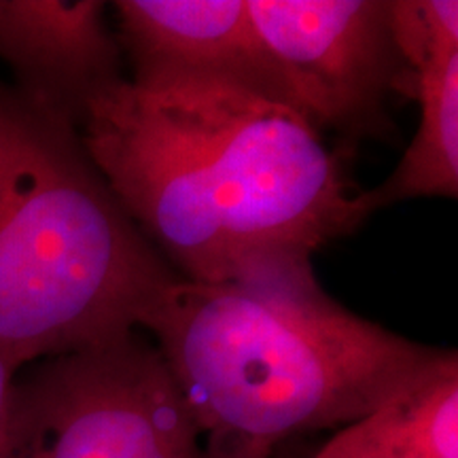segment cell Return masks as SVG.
Listing matches in <instances>:
<instances>
[{
    "label": "cell",
    "mask_w": 458,
    "mask_h": 458,
    "mask_svg": "<svg viewBox=\"0 0 458 458\" xmlns=\"http://www.w3.org/2000/svg\"><path fill=\"white\" fill-rule=\"evenodd\" d=\"M113 7L131 81L225 83L291 106L246 0H119Z\"/></svg>",
    "instance_id": "6"
},
{
    "label": "cell",
    "mask_w": 458,
    "mask_h": 458,
    "mask_svg": "<svg viewBox=\"0 0 458 458\" xmlns=\"http://www.w3.org/2000/svg\"><path fill=\"white\" fill-rule=\"evenodd\" d=\"M17 371H20V368H17L15 363H11L9 359L0 357V427H3V418H4V411H7L11 386H13Z\"/></svg>",
    "instance_id": "11"
},
{
    "label": "cell",
    "mask_w": 458,
    "mask_h": 458,
    "mask_svg": "<svg viewBox=\"0 0 458 458\" xmlns=\"http://www.w3.org/2000/svg\"><path fill=\"white\" fill-rule=\"evenodd\" d=\"M312 458H458V352H444L391 399L342 427Z\"/></svg>",
    "instance_id": "8"
},
{
    "label": "cell",
    "mask_w": 458,
    "mask_h": 458,
    "mask_svg": "<svg viewBox=\"0 0 458 458\" xmlns=\"http://www.w3.org/2000/svg\"><path fill=\"white\" fill-rule=\"evenodd\" d=\"M0 458H206L156 346L125 340L17 371Z\"/></svg>",
    "instance_id": "4"
},
{
    "label": "cell",
    "mask_w": 458,
    "mask_h": 458,
    "mask_svg": "<svg viewBox=\"0 0 458 458\" xmlns=\"http://www.w3.org/2000/svg\"><path fill=\"white\" fill-rule=\"evenodd\" d=\"M79 134L136 227L196 283L312 257L371 215L303 114L233 85L123 77Z\"/></svg>",
    "instance_id": "1"
},
{
    "label": "cell",
    "mask_w": 458,
    "mask_h": 458,
    "mask_svg": "<svg viewBox=\"0 0 458 458\" xmlns=\"http://www.w3.org/2000/svg\"><path fill=\"white\" fill-rule=\"evenodd\" d=\"M393 41L408 71L458 55L456 0H388Z\"/></svg>",
    "instance_id": "10"
},
{
    "label": "cell",
    "mask_w": 458,
    "mask_h": 458,
    "mask_svg": "<svg viewBox=\"0 0 458 458\" xmlns=\"http://www.w3.org/2000/svg\"><path fill=\"white\" fill-rule=\"evenodd\" d=\"M216 458H272V456H261V454H229V456H216Z\"/></svg>",
    "instance_id": "12"
},
{
    "label": "cell",
    "mask_w": 458,
    "mask_h": 458,
    "mask_svg": "<svg viewBox=\"0 0 458 458\" xmlns=\"http://www.w3.org/2000/svg\"><path fill=\"white\" fill-rule=\"evenodd\" d=\"M142 329L206 458L272 456L297 435L351 425L444 352L346 310L318 284L312 257L293 253L216 283L176 278Z\"/></svg>",
    "instance_id": "2"
},
{
    "label": "cell",
    "mask_w": 458,
    "mask_h": 458,
    "mask_svg": "<svg viewBox=\"0 0 458 458\" xmlns=\"http://www.w3.org/2000/svg\"><path fill=\"white\" fill-rule=\"evenodd\" d=\"M291 106L351 139L391 130L388 98L411 96L388 0H246Z\"/></svg>",
    "instance_id": "5"
},
{
    "label": "cell",
    "mask_w": 458,
    "mask_h": 458,
    "mask_svg": "<svg viewBox=\"0 0 458 458\" xmlns=\"http://www.w3.org/2000/svg\"><path fill=\"white\" fill-rule=\"evenodd\" d=\"M176 278L79 125L0 79V357L24 369L125 340Z\"/></svg>",
    "instance_id": "3"
},
{
    "label": "cell",
    "mask_w": 458,
    "mask_h": 458,
    "mask_svg": "<svg viewBox=\"0 0 458 458\" xmlns=\"http://www.w3.org/2000/svg\"><path fill=\"white\" fill-rule=\"evenodd\" d=\"M420 106L416 134L388 179L365 193L371 213L416 198L458 196V55L411 77Z\"/></svg>",
    "instance_id": "9"
},
{
    "label": "cell",
    "mask_w": 458,
    "mask_h": 458,
    "mask_svg": "<svg viewBox=\"0 0 458 458\" xmlns=\"http://www.w3.org/2000/svg\"><path fill=\"white\" fill-rule=\"evenodd\" d=\"M102 0H0V62L13 88L72 123L122 81V47Z\"/></svg>",
    "instance_id": "7"
}]
</instances>
